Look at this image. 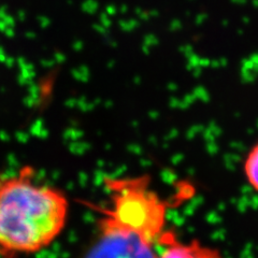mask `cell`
I'll list each match as a JSON object with an SVG mask.
<instances>
[{
  "label": "cell",
  "instance_id": "obj_2",
  "mask_svg": "<svg viewBox=\"0 0 258 258\" xmlns=\"http://www.w3.org/2000/svg\"><path fill=\"white\" fill-rule=\"evenodd\" d=\"M64 192L39 183L30 166L0 173V255L36 254L50 246L67 225Z\"/></svg>",
  "mask_w": 258,
  "mask_h": 258
},
{
  "label": "cell",
  "instance_id": "obj_1",
  "mask_svg": "<svg viewBox=\"0 0 258 258\" xmlns=\"http://www.w3.org/2000/svg\"><path fill=\"white\" fill-rule=\"evenodd\" d=\"M109 203L99 208L97 233L87 256L155 257L166 231L167 205L148 175L107 177Z\"/></svg>",
  "mask_w": 258,
  "mask_h": 258
},
{
  "label": "cell",
  "instance_id": "obj_4",
  "mask_svg": "<svg viewBox=\"0 0 258 258\" xmlns=\"http://www.w3.org/2000/svg\"><path fill=\"white\" fill-rule=\"evenodd\" d=\"M243 173L249 186L258 192V142L253 145L245 156Z\"/></svg>",
  "mask_w": 258,
  "mask_h": 258
},
{
  "label": "cell",
  "instance_id": "obj_3",
  "mask_svg": "<svg viewBox=\"0 0 258 258\" xmlns=\"http://www.w3.org/2000/svg\"><path fill=\"white\" fill-rule=\"evenodd\" d=\"M157 254L160 257L171 258H203L220 255L214 248L207 247L198 241H192L191 243H184V242L179 241L173 232L167 230L159 239Z\"/></svg>",
  "mask_w": 258,
  "mask_h": 258
}]
</instances>
